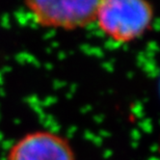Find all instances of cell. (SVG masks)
<instances>
[{
    "label": "cell",
    "instance_id": "cell-1",
    "mask_svg": "<svg viewBox=\"0 0 160 160\" xmlns=\"http://www.w3.org/2000/svg\"><path fill=\"white\" fill-rule=\"evenodd\" d=\"M154 18V6L146 0H100L95 23L114 43L128 44L151 30Z\"/></svg>",
    "mask_w": 160,
    "mask_h": 160
},
{
    "label": "cell",
    "instance_id": "cell-2",
    "mask_svg": "<svg viewBox=\"0 0 160 160\" xmlns=\"http://www.w3.org/2000/svg\"><path fill=\"white\" fill-rule=\"evenodd\" d=\"M99 0H28L27 11L45 28L76 30L95 23Z\"/></svg>",
    "mask_w": 160,
    "mask_h": 160
},
{
    "label": "cell",
    "instance_id": "cell-3",
    "mask_svg": "<svg viewBox=\"0 0 160 160\" xmlns=\"http://www.w3.org/2000/svg\"><path fill=\"white\" fill-rule=\"evenodd\" d=\"M6 160H77L65 136L49 130L25 133L9 148Z\"/></svg>",
    "mask_w": 160,
    "mask_h": 160
}]
</instances>
